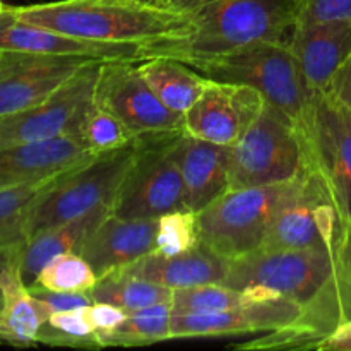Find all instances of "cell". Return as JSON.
Segmentation results:
<instances>
[{
	"mask_svg": "<svg viewBox=\"0 0 351 351\" xmlns=\"http://www.w3.org/2000/svg\"><path fill=\"white\" fill-rule=\"evenodd\" d=\"M297 23L351 24V0H300Z\"/></svg>",
	"mask_w": 351,
	"mask_h": 351,
	"instance_id": "836d02e7",
	"label": "cell"
},
{
	"mask_svg": "<svg viewBox=\"0 0 351 351\" xmlns=\"http://www.w3.org/2000/svg\"><path fill=\"white\" fill-rule=\"evenodd\" d=\"M17 19L81 40L146 45L161 38H182L194 26L185 14L139 0H60L7 7Z\"/></svg>",
	"mask_w": 351,
	"mask_h": 351,
	"instance_id": "7a4b0ae2",
	"label": "cell"
},
{
	"mask_svg": "<svg viewBox=\"0 0 351 351\" xmlns=\"http://www.w3.org/2000/svg\"><path fill=\"white\" fill-rule=\"evenodd\" d=\"M171 304L151 305L143 311L130 312L122 326L105 336H99L98 343L105 346H139L171 339L170 336Z\"/></svg>",
	"mask_w": 351,
	"mask_h": 351,
	"instance_id": "484cf974",
	"label": "cell"
},
{
	"mask_svg": "<svg viewBox=\"0 0 351 351\" xmlns=\"http://www.w3.org/2000/svg\"><path fill=\"white\" fill-rule=\"evenodd\" d=\"M98 281V276L88 261L77 252L62 254L51 259L38 274L34 287L51 291H77L88 293ZM31 285V287H33Z\"/></svg>",
	"mask_w": 351,
	"mask_h": 351,
	"instance_id": "f546056e",
	"label": "cell"
},
{
	"mask_svg": "<svg viewBox=\"0 0 351 351\" xmlns=\"http://www.w3.org/2000/svg\"><path fill=\"white\" fill-rule=\"evenodd\" d=\"M112 213V206H99L95 211L53 228L43 230L16 249V263L24 285L31 287L38 274L55 257L69 252H81L88 237Z\"/></svg>",
	"mask_w": 351,
	"mask_h": 351,
	"instance_id": "7402d4cb",
	"label": "cell"
},
{
	"mask_svg": "<svg viewBox=\"0 0 351 351\" xmlns=\"http://www.w3.org/2000/svg\"><path fill=\"white\" fill-rule=\"evenodd\" d=\"M184 130L137 137V149L112 202V213L129 219H158L187 209L178 151Z\"/></svg>",
	"mask_w": 351,
	"mask_h": 351,
	"instance_id": "52a82bcc",
	"label": "cell"
},
{
	"mask_svg": "<svg viewBox=\"0 0 351 351\" xmlns=\"http://www.w3.org/2000/svg\"><path fill=\"white\" fill-rule=\"evenodd\" d=\"M101 62L82 67L40 105L0 119V147L79 134L82 117L95 98Z\"/></svg>",
	"mask_w": 351,
	"mask_h": 351,
	"instance_id": "8fae6325",
	"label": "cell"
},
{
	"mask_svg": "<svg viewBox=\"0 0 351 351\" xmlns=\"http://www.w3.org/2000/svg\"><path fill=\"white\" fill-rule=\"evenodd\" d=\"M305 307L288 298L254 302L235 311L211 314H173L171 312V339L221 338V336L250 335L271 331L288 332L297 326Z\"/></svg>",
	"mask_w": 351,
	"mask_h": 351,
	"instance_id": "9a60e30c",
	"label": "cell"
},
{
	"mask_svg": "<svg viewBox=\"0 0 351 351\" xmlns=\"http://www.w3.org/2000/svg\"><path fill=\"white\" fill-rule=\"evenodd\" d=\"M88 295L93 302L117 305L130 314L151 305L171 302L173 290L119 269L99 278Z\"/></svg>",
	"mask_w": 351,
	"mask_h": 351,
	"instance_id": "d4e9b609",
	"label": "cell"
},
{
	"mask_svg": "<svg viewBox=\"0 0 351 351\" xmlns=\"http://www.w3.org/2000/svg\"><path fill=\"white\" fill-rule=\"evenodd\" d=\"M3 304H5V293H3V287H2V285H0V315H2Z\"/></svg>",
	"mask_w": 351,
	"mask_h": 351,
	"instance_id": "f35d334b",
	"label": "cell"
},
{
	"mask_svg": "<svg viewBox=\"0 0 351 351\" xmlns=\"http://www.w3.org/2000/svg\"><path fill=\"white\" fill-rule=\"evenodd\" d=\"M308 86L328 89L336 71L351 53V24L297 23L290 38Z\"/></svg>",
	"mask_w": 351,
	"mask_h": 351,
	"instance_id": "ffe728a7",
	"label": "cell"
},
{
	"mask_svg": "<svg viewBox=\"0 0 351 351\" xmlns=\"http://www.w3.org/2000/svg\"><path fill=\"white\" fill-rule=\"evenodd\" d=\"M194 69L215 81L239 82L257 89L267 103L287 113L295 123L314 95L290 41H259Z\"/></svg>",
	"mask_w": 351,
	"mask_h": 351,
	"instance_id": "5b68a950",
	"label": "cell"
},
{
	"mask_svg": "<svg viewBox=\"0 0 351 351\" xmlns=\"http://www.w3.org/2000/svg\"><path fill=\"white\" fill-rule=\"evenodd\" d=\"M136 64L160 101L180 115L191 110L209 81L201 72L177 58L151 57Z\"/></svg>",
	"mask_w": 351,
	"mask_h": 351,
	"instance_id": "cb8c5ba5",
	"label": "cell"
},
{
	"mask_svg": "<svg viewBox=\"0 0 351 351\" xmlns=\"http://www.w3.org/2000/svg\"><path fill=\"white\" fill-rule=\"evenodd\" d=\"M57 178V177H55ZM0 189V250L16 249L24 243V218L33 202L55 180Z\"/></svg>",
	"mask_w": 351,
	"mask_h": 351,
	"instance_id": "4316f807",
	"label": "cell"
},
{
	"mask_svg": "<svg viewBox=\"0 0 351 351\" xmlns=\"http://www.w3.org/2000/svg\"><path fill=\"white\" fill-rule=\"evenodd\" d=\"M287 184L228 189L197 213L199 242L230 263L261 250Z\"/></svg>",
	"mask_w": 351,
	"mask_h": 351,
	"instance_id": "9c48e42d",
	"label": "cell"
},
{
	"mask_svg": "<svg viewBox=\"0 0 351 351\" xmlns=\"http://www.w3.org/2000/svg\"><path fill=\"white\" fill-rule=\"evenodd\" d=\"M315 350L351 351V319L338 326L328 338H324L315 346Z\"/></svg>",
	"mask_w": 351,
	"mask_h": 351,
	"instance_id": "74e56055",
	"label": "cell"
},
{
	"mask_svg": "<svg viewBox=\"0 0 351 351\" xmlns=\"http://www.w3.org/2000/svg\"><path fill=\"white\" fill-rule=\"evenodd\" d=\"M335 250L311 247L297 250H257L230 263L223 285L235 290L259 287L304 305L305 312L321 307L336 322L339 321L332 298ZM304 312V314H305Z\"/></svg>",
	"mask_w": 351,
	"mask_h": 351,
	"instance_id": "3957f363",
	"label": "cell"
},
{
	"mask_svg": "<svg viewBox=\"0 0 351 351\" xmlns=\"http://www.w3.org/2000/svg\"><path fill=\"white\" fill-rule=\"evenodd\" d=\"M95 101L115 113L137 137L184 130V115L160 101L136 62H101Z\"/></svg>",
	"mask_w": 351,
	"mask_h": 351,
	"instance_id": "7c38bea8",
	"label": "cell"
},
{
	"mask_svg": "<svg viewBox=\"0 0 351 351\" xmlns=\"http://www.w3.org/2000/svg\"><path fill=\"white\" fill-rule=\"evenodd\" d=\"M93 62L96 60L0 51V119L40 105Z\"/></svg>",
	"mask_w": 351,
	"mask_h": 351,
	"instance_id": "4fadbf2b",
	"label": "cell"
},
{
	"mask_svg": "<svg viewBox=\"0 0 351 351\" xmlns=\"http://www.w3.org/2000/svg\"><path fill=\"white\" fill-rule=\"evenodd\" d=\"M264 103L263 95L250 86L209 79L184 115V130L197 139L232 147L259 117Z\"/></svg>",
	"mask_w": 351,
	"mask_h": 351,
	"instance_id": "5bb4252c",
	"label": "cell"
},
{
	"mask_svg": "<svg viewBox=\"0 0 351 351\" xmlns=\"http://www.w3.org/2000/svg\"><path fill=\"white\" fill-rule=\"evenodd\" d=\"M0 51L60 55L96 62L143 60V45L81 40L21 21L5 7L0 16Z\"/></svg>",
	"mask_w": 351,
	"mask_h": 351,
	"instance_id": "2e32d148",
	"label": "cell"
},
{
	"mask_svg": "<svg viewBox=\"0 0 351 351\" xmlns=\"http://www.w3.org/2000/svg\"><path fill=\"white\" fill-rule=\"evenodd\" d=\"M228 259L199 242L197 247L177 256H161L153 252L123 267V271L170 290H178L199 285L223 283L228 274Z\"/></svg>",
	"mask_w": 351,
	"mask_h": 351,
	"instance_id": "44dd1931",
	"label": "cell"
},
{
	"mask_svg": "<svg viewBox=\"0 0 351 351\" xmlns=\"http://www.w3.org/2000/svg\"><path fill=\"white\" fill-rule=\"evenodd\" d=\"M95 156L79 134L0 147V189L51 180Z\"/></svg>",
	"mask_w": 351,
	"mask_h": 351,
	"instance_id": "e0dca14e",
	"label": "cell"
},
{
	"mask_svg": "<svg viewBox=\"0 0 351 351\" xmlns=\"http://www.w3.org/2000/svg\"><path fill=\"white\" fill-rule=\"evenodd\" d=\"M86 314H88L89 322L95 328L96 338L119 329L129 317L127 311L117 307V305L105 304V302H93L91 305L86 307Z\"/></svg>",
	"mask_w": 351,
	"mask_h": 351,
	"instance_id": "d590c367",
	"label": "cell"
},
{
	"mask_svg": "<svg viewBox=\"0 0 351 351\" xmlns=\"http://www.w3.org/2000/svg\"><path fill=\"white\" fill-rule=\"evenodd\" d=\"M79 136L95 154L119 149L137 139L115 113L96 103L95 98L82 117Z\"/></svg>",
	"mask_w": 351,
	"mask_h": 351,
	"instance_id": "f1b7e54d",
	"label": "cell"
},
{
	"mask_svg": "<svg viewBox=\"0 0 351 351\" xmlns=\"http://www.w3.org/2000/svg\"><path fill=\"white\" fill-rule=\"evenodd\" d=\"M156 249L154 254L177 256L197 247V215L191 209H178L156 219Z\"/></svg>",
	"mask_w": 351,
	"mask_h": 351,
	"instance_id": "1f68e13d",
	"label": "cell"
},
{
	"mask_svg": "<svg viewBox=\"0 0 351 351\" xmlns=\"http://www.w3.org/2000/svg\"><path fill=\"white\" fill-rule=\"evenodd\" d=\"M170 304L173 314H211L235 311L249 302L242 290L223 283H211L173 290Z\"/></svg>",
	"mask_w": 351,
	"mask_h": 351,
	"instance_id": "83f0119b",
	"label": "cell"
},
{
	"mask_svg": "<svg viewBox=\"0 0 351 351\" xmlns=\"http://www.w3.org/2000/svg\"><path fill=\"white\" fill-rule=\"evenodd\" d=\"M297 129L307 168L328 191L343 235L351 230V110L328 89H317Z\"/></svg>",
	"mask_w": 351,
	"mask_h": 351,
	"instance_id": "8992f818",
	"label": "cell"
},
{
	"mask_svg": "<svg viewBox=\"0 0 351 351\" xmlns=\"http://www.w3.org/2000/svg\"><path fill=\"white\" fill-rule=\"evenodd\" d=\"M29 293L36 297L41 304L47 307L50 314L55 312H67L75 311V308L88 307L93 304L88 293H77V291H51L41 287H27Z\"/></svg>",
	"mask_w": 351,
	"mask_h": 351,
	"instance_id": "e575fe53",
	"label": "cell"
},
{
	"mask_svg": "<svg viewBox=\"0 0 351 351\" xmlns=\"http://www.w3.org/2000/svg\"><path fill=\"white\" fill-rule=\"evenodd\" d=\"M178 163L184 182V204L195 215L230 189L228 146L208 143L184 132Z\"/></svg>",
	"mask_w": 351,
	"mask_h": 351,
	"instance_id": "d6986e66",
	"label": "cell"
},
{
	"mask_svg": "<svg viewBox=\"0 0 351 351\" xmlns=\"http://www.w3.org/2000/svg\"><path fill=\"white\" fill-rule=\"evenodd\" d=\"M307 167L297 123L271 103L230 147V189L287 184Z\"/></svg>",
	"mask_w": 351,
	"mask_h": 351,
	"instance_id": "ba28073f",
	"label": "cell"
},
{
	"mask_svg": "<svg viewBox=\"0 0 351 351\" xmlns=\"http://www.w3.org/2000/svg\"><path fill=\"white\" fill-rule=\"evenodd\" d=\"M328 91L351 110V53L350 57L343 62L341 67L336 71L335 77L329 82Z\"/></svg>",
	"mask_w": 351,
	"mask_h": 351,
	"instance_id": "8d00e7d4",
	"label": "cell"
},
{
	"mask_svg": "<svg viewBox=\"0 0 351 351\" xmlns=\"http://www.w3.org/2000/svg\"><path fill=\"white\" fill-rule=\"evenodd\" d=\"M5 7H7V5H3V2H2V0H0V16H2V14H3V10H5Z\"/></svg>",
	"mask_w": 351,
	"mask_h": 351,
	"instance_id": "ab89813d",
	"label": "cell"
},
{
	"mask_svg": "<svg viewBox=\"0 0 351 351\" xmlns=\"http://www.w3.org/2000/svg\"><path fill=\"white\" fill-rule=\"evenodd\" d=\"M136 149L137 139L119 149L95 154L58 175L27 209L24 242L43 230L81 218L99 206H112Z\"/></svg>",
	"mask_w": 351,
	"mask_h": 351,
	"instance_id": "277c9868",
	"label": "cell"
},
{
	"mask_svg": "<svg viewBox=\"0 0 351 351\" xmlns=\"http://www.w3.org/2000/svg\"><path fill=\"white\" fill-rule=\"evenodd\" d=\"M331 288L336 311L343 324L351 319V230L343 233L336 243L335 276H332Z\"/></svg>",
	"mask_w": 351,
	"mask_h": 351,
	"instance_id": "d6a6232c",
	"label": "cell"
},
{
	"mask_svg": "<svg viewBox=\"0 0 351 351\" xmlns=\"http://www.w3.org/2000/svg\"><path fill=\"white\" fill-rule=\"evenodd\" d=\"M38 343L75 348H101L95 328L86 314V307L50 314L40 329Z\"/></svg>",
	"mask_w": 351,
	"mask_h": 351,
	"instance_id": "4dcf8cb0",
	"label": "cell"
},
{
	"mask_svg": "<svg viewBox=\"0 0 351 351\" xmlns=\"http://www.w3.org/2000/svg\"><path fill=\"white\" fill-rule=\"evenodd\" d=\"M185 14L194 26L182 38L143 45V60L170 57L191 67L259 41H290L300 0H139Z\"/></svg>",
	"mask_w": 351,
	"mask_h": 351,
	"instance_id": "6da1fadb",
	"label": "cell"
},
{
	"mask_svg": "<svg viewBox=\"0 0 351 351\" xmlns=\"http://www.w3.org/2000/svg\"><path fill=\"white\" fill-rule=\"evenodd\" d=\"M16 249L10 250L9 261L0 271V285L5 293V304L0 315V343L31 346L38 343L40 329L48 321L50 312L24 285L17 269Z\"/></svg>",
	"mask_w": 351,
	"mask_h": 351,
	"instance_id": "603a6c76",
	"label": "cell"
},
{
	"mask_svg": "<svg viewBox=\"0 0 351 351\" xmlns=\"http://www.w3.org/2000/svg\"><path fill=\"white\" fill-rule=\"evenodd\" d=\"M156 226V219H129L110 213L88 237L79 254L99 280L153 254Z\"/></svg>",
	"mask_w": 351,
	"mask_h": 351,
	"instance_id": "ac0fdd59",
	"label": "cell"
},
{
	"mask_svg": "<svg viewBox=\"0 0 351 351\" xmlns=\"http://www.w3.org/2000/svg\"><path fill=\"white\" fill-rule=\"evenodd\" d=\"M341 225L338 213L317 175L305 170L288 182L261 250L336 249Z\"/></svg>",
	"mask_w": 351,
	"mask_h": 351,
	"instance_id": "30bf717a",
	"label": "cell"
}]
</instances>
